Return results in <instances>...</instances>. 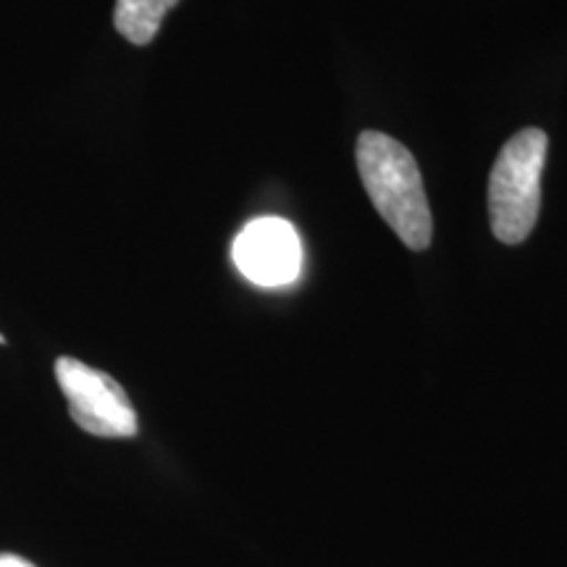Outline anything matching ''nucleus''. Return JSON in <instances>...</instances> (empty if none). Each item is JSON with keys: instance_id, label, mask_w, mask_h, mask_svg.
<instances>
[{"instance_id": "obj_1", "label": "nucleus", "mask_w": 567, "mask_h": 567, "mask_svg": "<svg viewBox=\"0 0 567 567\" xmlns=\"http://www.w3.org/2000/svg\"><path fill=\"white\" fill-rule=\"evenodd\" d=\"M354 158L379 216L410 250H429L434 239V218L413 153L389 134L368 130L358 137Z\"/></svg>"}, {"instance_id": "obj_2", "label": "nucleus", "mask_w": 567, "mask_h": 567, "mask_svg": "<svg viewBox=\"0 0 567 567\" xmlns=\"http://www.w3.org/2000/svg\"><path fill=\"white\" fill-rule=\"evenodd\" d=\"M547 132L528 126L513 134L496 155L488 176V221L502 245L526 243L542 210V172L547 163Z\"/></svg>"}, {"instance_id": "obj_3", "label": "nucleus", "mask_w": 567, "mask_h": 567, "mask_svg": "<svg viewBox=\"0 0 567 567\" xmlns=\"http://www.w3.org/2000/svg\"><path fill=\"white\" fill-rule=\"evenodd\" d=\"M55 381L66 396L71 417L82 431L101 439H130L137 434V413L113 375L82 360L59 358Z\"/></svg>"}, {"instance_id": "obj_4", "label": "nucleus", "mask_w": 567, "mask_h": 567, "mask_svg": "<svg viewBox=\"0 0 567 567\" xmlns=\"http://www.w3.org/2000/svg\"><path fill=\"white\" fill-rule=\"evenodd\" d=\"M231 258L239 274L258 287H287L302 274V243L284 218H255L237 234Z\"/></svg>"}, {"instance_id": "obj_5", "label": "nucleus", "mask_w": 567, "mask_h": 567, "mask_svg": "<svg viewBox=\"0 0 567 567\" xmlns=\"http://www.w3.org/2000/svg\"><path fill=\"white\" fill-rule=\"evenodd\" d=\"M176 3L179 0H116L113 24L132 45H147L155 40L163 19Z\"/></svg>"}, {"instance_id": "obj_6", "label": "nucleus", "mask_w": 567, "mask_h": 567, "mask_svg": "<svg viewBox=\"0 0 567 567\" xmlns=\"http://www.w3.org/2000/svg\"><path fill=\"white\" fill-rule=\"evenodd\" d=\"M0 567H34L30 559L19 555H0Z\"/></svg>"}, {"instance_id": "obj_7", "label": "nucleus", "mask_w": 567, "mask_h": 567, "mask_svg": "<svg viewBox=\"0 0 567 567\" xmlns=\"http://www.w3.org/2000/svg\"><path fill=\"white\" fill-rule=\"evenodd\" d=\"M0 344H6V337L3 334H0Z\"/></svg>"}]
</instances>
